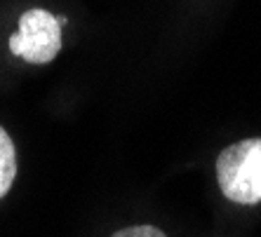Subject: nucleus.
Returning <instances> with one entry per match:
<instances>
[{"label": "nucleus", "mask_w": 261, "mask_h": 237, "mask_svg": "<svg viewBox=\"0 0 261 237\" xmlns=\"http://www.w3.org/2000/svg\"><path fill=\"white\" fill-rule=\"evenodd\" d=\"M217 181L231 202H261V139H243L219 153Z\"/></svg>", "instance_id": "nucleus-1"}, {"label": "nucleus", "mask_w": 261, "mask_h": 237, "mask_svg": "<svg viewBox=\"0 0 261 237\" xmlns=\"http://www.w3.org/2000/svg\"><path fill=\"white\" fill-rule=\"evenodd\" d=\"M10 49L29 64H49L61 49V26L47 10L33 7L19 17V31L10 38Z\"/></svg>", "instance_id": "nucleus-2"}, {"label": "nucleus", "mask_w": 261, "mask_h": 237, "mask_svg": "<svg viewBox=\"0 0 261 237\" xmlns=\"http://www.w3.org/2000/svg\"><path fill=\"white\" fill-rule=\"evenodd\" d=\"M17 176V153H14V143L10 139V134L0 127V197H5L10 193Z\"/></svg>", "instance_id": "nucleus-3"}, {"label": "nucleus", "mask_w": 261, "mask_h": 237, "mask_svg": "<svg viewBox=\"0 0 261 237\" xmlns=\"http://www.w3.org/2000/svg\"><path fill=\"white\" fill-rule=\"evenodd\" d=\"M111 237H167V235L163 230H158V228H153V225H132V228L113 232Z\"/></svg>", "instance_id": "nucleus-4"}]
</instances>
